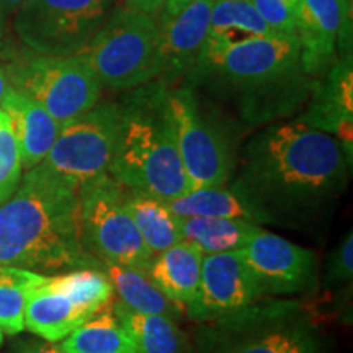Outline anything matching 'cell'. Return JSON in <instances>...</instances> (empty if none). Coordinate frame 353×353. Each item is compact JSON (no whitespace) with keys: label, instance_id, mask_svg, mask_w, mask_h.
Segmentation results:
<instances>
[{"label":"cell","instance_id":"obj_21","mask_svg":"<svg viewBox=\"0 0 353 353\" xmlns=\"http://www.w3.org/2000/svg\"><path fill=\"white\" fill-rule=\"evenodd\" d=\"M100 268L107 273L114 298L131 311L141 314H159L180 319L185 312L172 303L141 268L112 262H101Z\"/></svg>","mask_w":353,"mask_h":353},{"label":"cell","instance_id":"obj_27","mask_svg":"<svg viewBox=\"0 0 353 353\" xmlns=\"http://www.w3.org/2000/svg\"><path fill=\"white\" fill-rule=\"evenodd\" d=\"M43 273L0 265V329L7 335L25 330V303L28 290Z\"/></svg>","mask_w":353,"mask_h":353},{"label":"cell","instance_id":"obj_29","mask_svg":"<svg viewBox=\"0 0 353 353\" xmlns=\"http://www.w3.org/2000/svg\"><path fill=\"white\" fill-rule=\"evenodd\" d=\"M272 32L296 34L299 0H250Z\"/></svg>","mask_w":353,"mask_h":353},{"label":"cell","instance_id":"obj_15","mask_svg":"<svg viewBox=\"0 0 353 353\" xmlns=\"http://www.w3.org/2000/svg\"><path fill=\"white\" fill-rule=\"evenodd\" d=\"M213 0H196L172 17H156L161 30V74L156 82L170 85L190 76L210 34Z\"/></svg>","mask_w":353,"mask_h":353},{"label":"cell","instance_id":"obj_33","mask_svg":"<svg viewBox=\"0 0 353 353\" xmlns=\"http://www.w3.org/2000/svg\"><path fill=\"white\" fill-rule=\"evenodd\" d=\"M196 2V0H165L164 2V8L162 12L159 13L157 17H172L175 13H179L180 10H183L185 7H188L190 3Z\"/></svg>","mask_w":353,"mask_h":353},{"label":"cell","instance_id":"obj_25","mask_svg":"<svg viewBox=\"0 0 353 353\" xmlns=\"http://www.w3.org/2000/svg\"><path fill=\"white\" fill-rule=\"evenodd\" d=\"M259 229H262L260 224L244 219L201 216L180 218L182 241L196 245L203 255L241 250Z\"/></svg>","mask_w":353,"mask_h":353},{"label":"cell","instance_id":"obj_28","mask_svg":"<svg viewBox=\"0 0 353 353\" xmlns=\"http://www.w3.org/2000/svg\"><path fill=\"white\" fill-rule=\"evenodd\" d=\"M23 176L21 157L10 118L0 108V203L15 192Z\"/></svg>","mask_w":353,"mask_h":353},{"label":"cell","instance_id":"obj_5","mask_svg":"<svg viewBox=\"0 0 353 353\" xmlns=\"http://www.w3.org/2000/svg\"><path fill=\"white\" fill-rule=\"evenodd\" d=\"M81 56L103 88L134 90L161 74V30L156 17L126 6L113 8Z\"/></svg>","mask_w":353,"mask_h":353},{"label":"cell","instance_id":"obj_8","mask_svg":"<svg viewBox=\"0 0 353 353\" xmlns=\"http://www.w3.org/2000/svg\"><path fill=\"white\" fill-rule=\"evenodd\" d=\"M180 159L192 190L223 187L237 170V152L231 136L190 88L169 94Z\"/></svg>","mask_w":353,"mask_h":353},{"label":"cell","instance_id":"obj_34","mask_svg":"<svg viewBox=\"0 0 353 353\" xmlns=\"http://www.w3.org/2000/svg\"><path fill=\"white\" fill-rule=\"evenodd\" d=\"M10 77H8V72L2 68V64H0V101L3 100V97L7 95V92L10 90Z\"/></svg>","mask_w":353,"mask_h":353},{"label":"cell","instance_id":"obj_30","mask_svg":"<svg viewBox=\"0 0 353 353\" xmlns=\"http://www.w3.org/2000/svg\"><path fill=\"white\" fill-rule=\"evenodd\" d=\"M353 276V232L348 229V232L343 236V239L339 242L337 247L330 252V257L325 265L324 285L329 288H339L350 283Z\"/></svg>","mask_w":353,"mask_h":353},{"label":"cell","instance_id":"obj_22","mask_svg":"<svg viewBox=\"0 0 353 353\" xmlns=\"http://www.w3.org/2000/svg\"><path fill=\"white\" fill-rule=\"evenodd\" d=\"M125 201L134 226L152 255L182 241L180 218L167 201L138 188L125 187Z\"/></svg>","mask_w":353,"mask_h":353},{"label":"cell","instance_id":"obj_36","mask_svg":"<svg viewBox=\"0 0 353 353\" xmlns=\"http://www.w3.org/2000/svg\"><path fill=\"white\" fill-rule=\"evenodd\" d=\"M3 343V332H2V329H0V345H2Z\"/></svg>","mask_w":353,"mask_h":353},{"label":"cell","instance_id":"obj_11","mask_svg":"<svg viewBox=\"0 0 353 353\" xmlns=\"http://www.w3.org/2000/svg\"><path fill=\"white\" fill-rule=\"evenodd\" d=\"M120 132V103L99 101L87 113L61 125L59 134L43 162L81 185L108 174Z\"/></svg>","mask_w":353,"mask_h":353},{"label":"cell","instance_id":"obj_16","mask_svg":"<svg viewBox=\"0 0 353 353\" xmlns=\"http://www.w3.org/2000/svg\"><path fill=\"white\" fill-rule=\"evenodd\" d=\"M95 312L61 283L59 276L41 275L26 294L25 329L43 341L59 342Z\"/></svg>","mask_w":353,"mask_h":353},{"label":"cell","instance_id":"obj_18","mask_svg":"<svg viewBox=\"0 0 353 353\" xmlns=\"http://www.w3.org/2000/svg\"><path fill=\"white\" fill-rule=\"evenodd\" d=\"M0 108L10 118L23 170L41 164L59 134V123L37 100L13 87L0 101Z\"/></svg>","mask_w":353,"mask_h":353},{"label":"cell","instance_id":"obj_10","mask_svg":"<svg viewBox=\"0 0 353 353\" xmlns=\"http://www.w3.org/2000/svg\"><path fill=\"white\" fill-rule=\"evenodd\" d=\"M112 12V0H26L17 8L20 38L43 56L81 54Z\"/></svg>","mask_w":353,"mask_h":353},{"label":"cell","instance_id":"obj_31","mask_svg":"<svg viewBox=\"0 0 353 353\" xmlns=\"http://www.w3.org/2000/svg\"><path fill=\"white\" fill-rule=\"evenodd\" d=\"M13 353H61L59 347L54 342L38 341V339H21V341L13 342Z\"/></svg>","mask_w":353,"mask_h":353},{"label":"cell","instance_id":"obj_37","mask_svg":"<svg viewBox=\"0 0 353 353\" xmlns=\"http://www.w3.org/2000/svg\"><path fill=\"white\" fill-rule=\"evenodd\" d=\"M0 43H2V23H0Z\"/></svg>","mask_w":353,"mask_h":353},{"label":"cell","instance_id":"obj_14","mask_svg":"<svg viewBox=\"0 0 353 353\" xmlns=\"http://www.w3.org/2000/svg\"><path fill=\"white\" fill-rule=\"evenodd\" d=\"M265 298L257 278L239 254L203 255L200 290L195 306L188 312L193 321H213L252 306Z\"/></svg>","mask_w":353,"mask_h":353},{"label":"cell","instance_id":"obj_1","mask_svg":"<svg viewBox=\"0 0 353 353\" xmlns=\"http://www.w3.org/2000/svg\"><path fill=\"white\" fill-rule=\"evenodd\" d=\"M348 161L334 134L304 123H276L252 136L229 182L272 224L307 219L345 192Z\"/></svg>","mask_w":353,"mask_h":353},{"label":"cell","instance_id":"obj_6","mask_svg":"<svg viewBox=\"0 0 353 353\" xmlns=\"http://www.w3.org/2000/svg\"><path fill=\"white\" fill-rule=\"evenodd\" d=\"M190 74L218 79L242 92H273L304 74L299 39L296 34L272 33L226 46H205Z\"/></svg>","mask_w":353,"mask_h":353},{"label":"cell","instance_id":"obj_17","mask_svg":"<svg viewBox=\"0 0 353 353\" xmlns=\"http://www.w3.org/2000/svg\"><path fill=\"white\" fill-rule=\"evenodd\" d=\"M316 83L312 100L299 123L334 134L348 161H352L353 68L352 54L339 57Z\"/></svg>","mask_w":353,"mask_h":353},{"label":"cell","instance_id":"obj_20","mask_svg":"<svg viewBox=\"0 0 353 353\" xmlns=\"http://www.w3.org/2000/svg\"><path fill=\"white\" fill-rule=\"evenodd\" d=\"M169 208L179 216H201V218H228L244 219L250 223L272 224L270 218L259 210L249 198L231 185L223 187H203L190 190L185 195L167 201Z\"/></svg>","mask_w":353,"mask_h":353},{"label":"cell","instance_id":"obj_13","mask_svg":"<svg viewBox=\"0 0 353 353\" xmlns=\"http://www.w3.org/2000/svg\"><path fill=\"white\" fill-rule=\"evenodd\" d=\"M352 0H299L296 37L301 68L307 77H322L350 52Z\"/></svg>","mask_w":353,"mask_h":353},{"label":"cell","instance_id":"obj_3","mask_svg":"<svg viewBox=\"0 0 353 353\" xmlns=\"http://www.w3.org/2000/svg\"><path fill=\"white\" fill-rule=\"evenodd\" d=\"M169 94L164 83L151 82L120 103V141L108 170L123 187L143 190L164 201L192 190L176 144Z\"/></svg>","mask_w":353,"mask_h":353},{"label":"cell","instance_id":"obj_19","mask_svg":"<svg viewBox=\"0 0 353 353\" xmlns=\"http://www.w3.org/2000/svg\"><path fill=\"white\" fill-rule=\"evenodd\" d=\"M203 252L196 245L180 241L164 252L154 255L148 275L185 316L192 311L198 298L201 278Z\"/></svg>","mask_w":353,"mask_h":353},{"label":"cell","instance_id":"obj_9","mask_svg":"<svg viewBox=\"0 0 353 353\" xmlns=\"http://www.w3.org/2000/svg\"><path fill=\"white\" fill-rule=\"evenodd\" d=\"M13 88L32 97L59 125L87 113L103 85L81 54L33 57L8 74Z\"/></svg>","mask_w":353,"mask_h":353},{"label":"cell","instance_id":"obj_12","mask_svg":"<svg viewBox=\"0 0 353 353\" xmlns=\"http://www.w3.org/2000/svg\"><path fill=\"white\" fill-rule=\"evenodd\" d=\"M239 254L257 278L265 296L306 294L319 283L316 255L263 228L250 237Z\"/></svg>","mask_w":353,"mask_h":353},{"label":"cell","instance_id":"obj_4","mask_svg":"<svg viewBox=\"0 0 353 353\" xmlns=\"http://www.w3.org/2000/svg\"><path fill=\"white\" fill-rule=\"evenodd\" d=\"M203 324L198 353H324L319 330L294 301H259Z\"/></svg>","mask_w":353,"mask_h":353},{"label":"cell","instance_id":"obj_32","mask_svg":"<svg viewBox=\"0 0 353 353\" xmlns=\"http://www.w3.org/2000/svg\"><path fill=\"white\" fill-rule=\"evenodd\" d=\"M123 2H125L126 7L148 13L151 17H157L164 8L165 0H123Z\"/></svg>","mask_w":353,"mask_h":353},{"label":"cell","instance_id":"obj_23","mask_svg":"<svg viewBox=\"0 0 353 353\" xmlns=\"http://www.w3.org/2000/svg\"><path fill=\"white\" fill-rule=\"evenodd\" d=\"M113 311L132 339L136 353H192L187 334L175 319L131 311L113 298Z\"/></svg>","mask_w":353,"mask_h":353},{"label":"cell","instance_id":"obj_26","mask_svg":"<svg viewBox=\"0 0 353 353\" xmlns=\"http://www.w3.org/2000/svg\"><path fill=\"white\" fill-rule=\"evenodd\" d=\"M272 33L250 0H213L206 46H226Z\"/></svg>","mask_w":353,"mask_h":353},{"label":"cell","instance_id":"obj_24","mask_svg":"<svg viewBox=\"0 0 353 353\" xmlns=\"http://www.w3.org/2000/svg\"><path fill=\"white\" fill-rule=\"evenodd\" d=\"M61 353H136L132 339L113 311V301L61 341Z\"/></svg>","mask_w":353,"mask_h":353},{"label":"cell","instance_id":"obj_7","mask_svg":"<svg viewBox=\"0 0 353 353\" xmlns=\"http://www.w3.org/2000/svg\"><path fill=\"white\" fill-rule=\"evenodd\" d=\"M82 241L87 252L101 262L149 270V252L125 201V187L110 174L79 185Z\"/></svg>","mask_w":353,"mask_h":353},{"label":"cell","instance_id":"obj_35","mask_svg":"<svg viewBox=\"0 0 353 353\" xmlns=\"http://www.w3.org/2000/svg\"><path fill=\"white\" fill-rule=\"evenodd\" d=\"M26 0H0V8L2 10H17L20 8Z\"/></svg>","mask_w":353,"mask_h":353},{"label":"cell","instance_id":"obj_2","mask_svg":"<svg viewBox=\"0 0 353 353\" xmlns=\"http://www.w3.org/2000/svg\"><path fill=\"white\" fill-rule=\"evenodd\" d=\"M0 265L32 272L100 268L82 241L79 183L38 164L0 203Z\"/></svg>","mask_w":353,"mask_h":353}]
</instances>
